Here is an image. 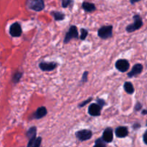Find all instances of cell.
Instances as JSON below:
<instances>
[{"label":"cell","mask_w":147,"mask_h":147,"mask_svg":"<svg viewBox=\"0 0 147 147\" xmlns=\"http://www.w3.org/2000/svg\"><path fill=\"white\" fill-rule=\"evenodd\" d=\"M142 105L140 103H136V106H135V111H140L141 109H142Z\"/></svg>","instance_id":"obj_26"},{"label":"cell","mask_w":147,"mask_h":147,"mask_svg":"<svg viewBox=\"0 0 147 147\" xmlns=\"http://www.w3.org/2000/svg\"><path fill=\"white\" fill-rule=\"evenodd\" d=\"M134 22L133 24H129L126 27V30L128 32H134L136 30H139L143 26V21H142V17L139 14H135L134 16Z\"/></svg>","instance_id":"obj_1"},{"label":"cell","mask_w":147,"mask_h":147,"mask_svg":"<svg viewBox=\"0 0 147 147\" xmlns=\"http://www.w3.org/2000/svg\"><path fill=\"white\" fill-rule=\"evenodd\" d=\"M143 71V65L140 63H137L135 65H134L132 70L128 73V77L129 78H133L134 76H138V75L141 74Z\"/></svg>","instance_id":"obj_12"},{"label":"cell","mask_w":147,"mask_h":147,"mask_svg":"<svg viewBox=\"0 0 147 147\" xmlns=\"http://www.w3.org/2000/svg\"><path fill=\"white\" fill-rule=\"evenodd\" d=\"M97 104H98L99 106H100L101 108H103V106H106V101H105L103 99L101 98H97Z\"/></svg>","instance_id":"obj_25"},{"label":"cell","mask_w":147,"mask_h":147,"mask_svg":"<svg viewBox=\"0 0 147 147\" xmlns=\"http://www.w3.org/2000/svg\"><path fill=\"white\" fill-rule=\"evenodd\" d=\"M51 14L53 16L55 20H56V21H61V20H64L65 19V14L63 12H60V11H52Z\"/></svg>","instance_id":"obj_17"},{"label":"cell","mask_w":147,"mask_h":147,"mask_svg":"<svg viewBox=\"0 0 147 147\" xmlns=\"http://www.w3.org/2000/svg\"><path fill=\"white\" fill-rule=\"evenodd\" d=\"M22 30L21 25L19 22H14L9 27V34L13 37H18L22 35Z\"/></svg>","instance_id":"obj_7"},{"label":"cell","mask_w":147,"mask_h":147,"mask_svg":"<svg viewBox=\"0 0 147 147\" xmlns=\"http://www.w3.org/2000/svg\"><path fill=\"white\" fill-rule=\"evenodd\" d=\"M116 68L119 71L121 72V73H125L126 71H127L129 69L130 67V64H129V61L127 60H125V59H120V60H118L116 62Z\"/></svg>","instance_id":"obj_8"},{"label":"cell","mask_w":147,"mask_h":147,"mask_svg":"<svg viewBox=\"0 0 147 147\" xmlns=\"http://www.w3.org/2000/svg\"><path fill=\"white\" fill-rule=\"evenodd\" d=\"M88 111L91 116H99L101 112V107L97 103H91L89 106Z\"/></svg>","instance_id":"obj_10"},{"label":"cell","mask_w":147,"mask_h":147,"mask_svg":"<svg viewBox=\"0 0 147 147\" xmlns=\"http://www.w3.org/2000/svg\"><path fill=\"white\" fill-rule=\"evenodd\" d=\"M57 67V63L55 62H41L39 64V67L42 71L49 72L54 70Z\"/></svg>","instance_id":"obj_9"},{"label":"cell","mask_w":147,"mask_h":147,"mask_svg":"<svg viewBox=\"0 0 147 147\" xmlns=\"http://www.w3.org/2000/svg\"><path fill=\"white\" fill-rule=\"evenodd\" d=\"M101 138L105 143H111L113 139V129L111 128H107V129H105Z\"/></svg>","instance_id":"obj_11"},{"label":"cell","mask_w":147,"mask_h":147,"mask_svg":"<svg viewBox=\"0 0 147 147\" xmlns=\"http://www.w3.org/2000/svg\"><path fill=\"white\" fill-rule=\"evenodd\" d=\"M146 126H147V121H146Z\"/></svg>","instance_id":"obj_30"},{"label":"cell","mask_w":147,"mask_h":147,"mask_svg":"<svg viewBox=\"0 0 147 147\" xmlns=\"http://www.w3.org/2000/svg\"><path fill=\"white\" fill-rule=\"evenodd\" d=\"M82 7L87 12H93L96 9L95 4L93 3L88 2V1H84L82 4Z\"/></svg>","instance_id":"obj_15"},{"label":"cell","mask_w":147,"mask_h":147,"mask_svg":"<svg viewBox=\"0 0 147 147\" xmlns=\"http://www.w3.org/2000/svg\"><path fill=\"white\" fill-rule=\"evenodd\" d=\"M93 147H106V145L105 142H103V139L100 138V139H97L96 141V143H95V145Z\"/></svg>","instance_id":"obj_19"},{"label":"cell","mask_w":147,"mask_h":147,"mask_svg":"<svg viewBox=\"0 0 147 147\" xmlns=\"http://www.w3.org/2000/svg\"><path fill=\"white\" fill-rule=\"evenodd\" d=\"M47 109L45 107H44V106H41V107L38 108L37 109V111H35V113L33 114V118L34 119H42L43 117H45L47 115Z\"/></svg>","instance_id":"obj_14"},{"label":"cell","mask_w":147,"mask_h":147,"mask_svg":"<svg viewBox=\"0 0 147 147\" xmlns=\"http://www.w3.org/2000/svg\"><path fill=\"white\" fill-rule=\"evenodd\" d=\"M142 114H143V115H146V114H147V109H146V110L142 111Z\"/></svg>","instance_id":"obj_28"},{"label":"cell","mask_w":147,"mask_h":147,"mask_svg":"<svg viewBox=\"0 0 147 147\" xmlns=\"http://www.w3.org/2000/svg\"><path fill=\"white\" fill-rule=\"evenodd\" d=\"M78 28L76 26L72 25L71 27L69 29L68 32L66 33L65 37L64 39V43L65 44H67L72 39H78Z\"/></svg>","instance_id":"obj_4"},{"label":"cell","mask_w":147,"mask_h":147,"mask_svg":"<svg viewBox=\"0 0 147 147\" xmlns=\"http://www.w3.org/2000/svg\"><path fill=\"white\" fill-rule=\"evenodd\" d=\"M92 100H93V98L90 97V98H88L86 100H85V101L82 102L81 103H80V104L78 105V107L79 108H83V106H86V105H87L88 103H90V102Z\"/></svg>","instance_id":"obj_22"},{"label":"cell","mask_w":147,"mask_h":147,"mask_svg":"<svg viewBox=\"0 0 147 147\" xmlns=\"http://www.w3.org/2000/svg\"><path fill=\"white\" fill-rule=\"evenodd\" d=\"M76 136L79 141H80V142H85V141L89 140L92 137L93 133L90 130L83 129V130H80L76 132Z\"/></svg>","instance_id":"obj_6"},{"label":"cell","mask_w":147,"mask_h":147,"mask_svg":"<svg viewBox=\"0 0 147 147\" xmlns=\"http://www.w3.org/2000/svg\"><path fill=\"white\" fill-rule=\"evenodd\" d=\"M27 6L30 9L40 11L45 9V2L42 0H32L27 1Z\"/></svg>","instance_id":"obj_3"},{"label":"cell","mask_w":147,"mask_h":147,"mask_svg":"<svg viewBox=\"0 0 147 147\" xmlns=\"http://www.w3.org/2000/svg\"><path fill=\"white\" fill-rule=\"evenodd\" d=\"M98 35L103 40L111 38L113 36V26H103L98 31Z\"/></svg>","instance_id":"obj_2"},{"label":"cell","mask_w":147,"mask_h":147,"mask_svg":"<svg viewBox=\"0 0 147 147\" xmlns=\"http://www.w3.org/2000/svg\"><path fill=\"white\" fill-rule=\"evenodd\" d=\"M88 34V31L85 28H81L80 29V40H86V38L87 37Z\"/></svg>","instance_id":"obj_20"},{"label":"cell","mask_w":147,"mask_h":147,"mask_svg":"<svg viewBox=\"0 0 147 147\" xmlns=\"http://www.w3.org/2000/svg\"><path fill=\"white\" fill-rule=\"evenodd\" d=\"M116 136L119 138H124L129 135V130L126 126H119L115 131Z\"/></svg>","instance_id":"obj_13"},{"label":"cell","mask_w":147,"mask_h":147,"mask_svg":"<svg viewBox=\"0 0 147 147\" xmlns=\"http://www.w3.org/2000/svg\"><path fill=\"white\" fill-rule=\"evenodd\" d=\"M143 139H144V143L147 145V130L145 131L144 134Z\"/></svg>","instance_id":"obj_27"},{"label":"cell","mask_w":147,"mask_h":147,"mask_svg":"<svg viewBox=\"0 0 147 147\" xmlns=\"http://www.w3.org/2000/svg\"><path fill=\"white\" fill-rule=\"evenodd\" d=\"M22 76V73L21 72H17V73H14L13 75V77H12V82L14 83H17L21 79Z\"/></svg>","instance_id":"obj_18"},{"label":"cell","mask_w":147,"mask_h":147,"mask_svg":"<svg viewBox=\"0 0 147 147\" xmlns=\"http://www.w3.org/2000/svg\"><path fill=\"white\" fill-rule=\"evenodd\" d=\"M88 76V72L86 71L83 73V76H82V79H81L82 83H86V82H87Z\"/></svg>","instance_id":"obj_24"},{"label":"cell","mask_w":147,"mask_h":147,"mask_svg":"<svg viewBox=\"0 0 147 147\" xmlns=\"http://www.w3.org/2000/svg\"><path fill=\"white\" fill-rule=\"evenodd\" d=\"M73 4V1H70V0H63V1H62V7H63V8H67V7L72 5Z\"/></svg>","instance_id":"obj_21"},{"label":"cell","mask_w":147,"mask_h":147,"mask_svg":"<svg viewBox=\"0 0 147 147\" xmlns=\"http://www.w3.org/2000/svg\"><path fill=\"white\" fill-rule=\"evenodd\" d=\"M137 1H131L130 2L131 3V4H134L135 2H137Z\"/></svg>","instance_id":"obj_29"},{"label":"cell","mask_w":147,"mask_h":147,"mask_svg":"<svg viewBox=\"0 0 147 147\" xmlns=\"http://www.w3.org/2000/svg\"><path fill=\"white\" fill-rule=\"evenodd\" d=\"M41 144H42V138L37 137L32 147H41Z\"/></svg>","instance_id":"obj_23"},{"label":"cell","mask_w":147,"mask_h":147,"mask_svg":"<svg viewBox=\"0 0 147 147\" xmlns=\"http://www.w3.org/2000/svg\"><path fill=\"white\" fill-rule=\"evenodd\" d=\"M123 88L128 94H133L134 93V87L131 82H125Z\"/></svg>","instance_id":"obj_16"},{"label":"cell","mask_w":147,"mask_h":147,"mask_svg":"<svg viewBox=\"0 0 147 147\" xmlns=\"http://www.w3.org/2000/svg\"><path fill=\"white\" fill-rule=\"evenodd\" d=\"M36 136H37V128L35 126H32V127L30 128L27 132V136L29 139L28 144H27V147L33 146L36 139H37Z\"/></svg>","instance_id":"obj_5"}]
</instances>
